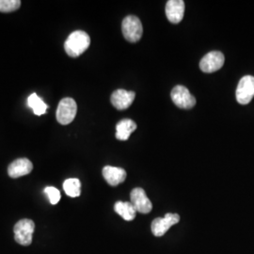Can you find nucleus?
<instances>
[{"mask_svg":"<svg viewBox=\"0 0 254 254\" xmlns=\"http://www.w3.org/2000/svg\"><path fill=\"white\" fill-rule=\"evenodd\" d=\"M27 105H28V107H30L31 109H33V112L37 116H41V115L46 113L47 105L37 95L36 93H32L28 97Z\"/></svg>","mask_w":254,"mask_h":254,"instance_id":"dca6fc26","label":"nucleus"},{"mask_svg":"<svg viewBox=\"0 0 254 254\" xmlns=\"http://www.w3.org/2000/svg\"><path fill=\"white\" fill-rule=\"evenodd\" d=\"M21 6L20 0H0V12H11Z\"/></svg>","mask_w":254,"mask_h":254,"instance_id":"a211bd4d","label":"nucleus"},{"mask_svg":"<svg viewBox=\"0 0 254 254\" xmlns=\"http://www.w3.org/2000/svg\"><path fill=\"white\" fill-rule=\"evenodd\" d=\"M35 224L31 219H21L15 224L13 232L15 241L22 246H29L32 243V236Z\"/></svg>","mask_w":254,"mask_h":254,"instance_id":"20e7f679","label":"nucleus"},{"mask_svg":"<svg viewBox=\"0 0 254 254\" xmlns=\"http://www.w3.org/2000/svg\"><path fill=\"white\" fill-rule=\"evenodd\" d=\"M254 97V76L246 75L240 79L236 89V100L241 105H248Z\"/></svg>","mask_w":254,"mask_h":254,"instance_id":"39448f33","label":"nucleus"},{"mask_svg":"<svg viewBox=\"0 0 254 254\" xmlns=\"http://www.w3.org/2000/svg\"><path fill=\"white\" fill-rule=\"evenodd\" d=\"M180 221V217L178 214H166L164 218H157L154 219L151 224L152 233L154 236L160 237L163 236L170 228L177 224Z\"/></svg>","mask_w":254,"mask_h":254,"instance_id":"0eeeda50","label":"nucleus"},{"mask_svg":"<svg viewBox=\"0 0 254 254\" xmlns=\"http://www.w3.org/2000/svg\"><path fill=\"white\" fill-rule=\"evenodd\" d=\"M173 102L180 109H190L196 105V99L190 91L181 85L174 87L171 93Z\"/></svg>","mask_w":254,"mask_h":254,"instance_id":"423d86ee","label":"nucleus"},{"mask_svg":"<svg viewBox=\"0 0 254 254\" xmlns=\"http://www.w3.org/2000/svg\"><path fill=\"white\" fill-rule=\"evenodd\" d=\"M185 2L183 0H169L166 4V15L173 24L180 23L184 18Z\"/></svg>","mask_w":254,"mask_h":254,"instance_id":"9b49d317","label":"nucleus"},{"mask_svg":"<svg viewBox=\"0 0 254 254\" xmlns=\"http://www.w3.org/2000/svg\"><path fill=\"white\" fill-rule=\"evenodd\" d=\"M45 193L52 204H57L61 200V192L54 187H47L45 190Z\"/></svg>","mask_w":254,"mask_h":254,"instance_id":"6ab92c4d","label":"nucleus"},{"mask_svg":"<svg viewBox=\"0 0 254 254\" xmlns=\"http://www.w3.org/2000/svg\"><path fill=\"white\" fill-rule=\"evenodd\" d=\"M103 176L109 186L116 187L127 179V172L122 168L106 166L103 169Z\"/></svg>","mask_w":254,"mask_h":254,"instance_id":"ddd939ff","label":"nucleus"},{"mask_svg":"<svg viewBox=\"0 0 254 254\" xmlns=\"http://www.w3.org/2000/svg\"><path fill=\"white\" fill-rule=\"evenodd\" d=\"M224 55L219 51H211L205 55L200 62V70L204 73H214L218 71L224 64Z\"/></svg>","mask_w":254,"mask_h":254,"instance_id":"6e6552de","label":"nucleus"},{"mask_svg":"<svg viewBox=\"0 0 254 254\" xmlns=\"http://www.w3.org/2000/svg\"><path fill=\"white\" fill-rule=\"evenodd\" d=\"M136 129V124L130 119L120 121L116 126V138L119 140H127Z\"/></svg>","mask_w":254,"mask_h":254,"instance_id":"4468645a","label":"nucleus"},{"mask_svg":"<svg viewBox=\"0 0 254 254\" xmlns=\"http://www.w3.org/2000/svg\"><path fill=\"white\" fill-rule=\"evenodd\" d=\"M77 112V105L73 98H64L60 102L57 109V121L63 125L67 126L73 122Z\"/></svg>","mask_w":254,"mask_h":254,"instance_id":"7ed1b4c3","label":"nucleus"},{"mask_svg":"<svg viewBox=\"0 0 254 254\" xmlns=\"http://www.w3.org/2000/svg\"><path fill=\"white\" fill-rule=\"evenodd\" d=\"M91 45V38L82 30H76L71 33L64 43V49L67 55L72 58H77L83 54Z\"/></svg>","mask_w":254,"mask_h":254,"instance_id":"f257e3e1","label":"nucleus"},{"mask_svg":"<svg viewBox=\"0 0 254 254\" xmlns=\"http://www.w3.org/2000/svg\"><path fill=\"white\" fill-rule=\"evenodd\" d=\"M115 212L127 221L136 218V211L130 201H117L114 205Z\"/></svg>","mask_w":254,"mask_h":254,"instance_id":"2eb2a0df","label":"nucleus"},{"mask_svg":"<svg viewBox=\"0 0 254 254\" xmlns=\"http://www.w3.org/2000/svg\"><path fill=\"white\" fill-rule=\"evenodd\" d=\"M136 97L134 91H128L123 89L116 90L111 95V104L115 109L119 110L127 109L133 103Z\"/></svg>","mask_w":254,"mask_h":254,"instance_id":"9d476101","label":"nucleus"},{"mask_svg":"<svg viewBox=\"0 0 254 254\" xmlns=\"http://www.w3.org/2000/svg\"><path fill=\"white\" fill-rule=\"evenodd\" d=\"M130 199H131L130 202L138 213L148 214L153 209L152 201L147 197L144 190L140 188H136L131 191Z\"/></svg>","mask_w":254,"mask_h":254,"instance_id":"1a4fd4ad","label":"nucleus"},{"mask_svg":"<svg viewBox=\"0 0 254 254\" xmlns=\"http://www.w3.org/2000/svg\"><path fill=\"white\" fill-rule=\"evenodd\" d=\"M33 165L27 158H19L14 160L8 168V173L10 178H19L27 175L32 172Z\"/></svg>","mask_w":254,"mask_h":254,"instance_id":"f8f14e48","label":"nucleus"},{"mask_svg":"<svg viewBox=\"0 0 254 254\" xmlns=\"http://www.w3.org/2000/svg\"><path fill=\"white\" fill-rule=\"evenodd\" d=\"M122 30L125 38L130 43L138 42L143 34V27L140 20L134 15H129L124 19Z\"/></svg>","mask_w":254,"mask_h":254,"instance_id":"f03ea898","label":"nucleus"},{"mask_svg":"<svg viewBox=\"0 0 254 254\" xmlns=\"http://www.w3.org/2000/svg\"><path fill=\"white\" fill-rule=\"evenodd\" d=\"M64 190L65 193L72 198L78 197L81 193V184L76 178L67 179L64 183Z\"/></svg>","mask_w":254,"mask_h":254,"instance_id":"f3484780","label":"nucleus"}]
</instances>
